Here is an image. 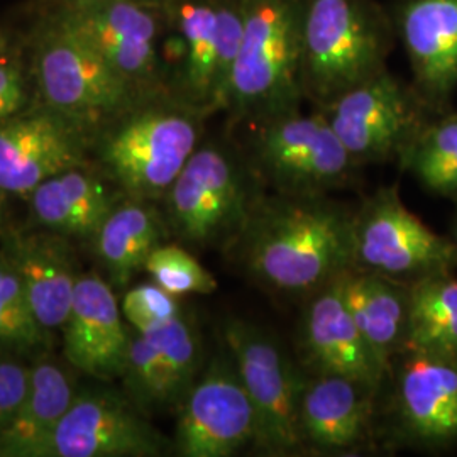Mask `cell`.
I'll use <instances>...</instances> for the list:
<instances>
[{
    "label": "cell",
    "instance_id": "6da1fadb",
    "mask_svg": "<svg viewBox=\"0 0 457 457\" xmlns=\"http://www.w3.org/2000/svg\"><path fill=\"white\" fill-rule=\"evenodd\" d=\"M230 251L262 288L309 298L353 268V213L327 195L262 194Z\"/></svg>",
    "mask_w": 457,
    "mask_h": 457
},
{
    "label": "cell",
    "instance_id": "7a4b0ae2",
    "mask_svg": "<svg viewBox=\"0 0 457 457\" xmlns=\"http://www.w3.org/2000/svg\"><path fill=\"white\" fill-rule=\"evenodd\" d=\"M302 2L245 0L226 112L249 126L296 112L302 83Z\"/></svg>",
    "mask_w": 457,
    "mask_h": 457
},
{
    "label": "cell",
    "instance_id": "3957f363",
    "mask_svg": "<svg viewBox=\"0 0 457 457\" xmlns=\"http://www.w3.org/2000/svg\"><path fill=\"white\" fill-rule=\"evenodd\" d=\"M300 36L303 92L317 109L386 70L390 26L373 0H303Z\"/></svg>",
    "mask_w": 457,
    "mask_h": 457
},
{
    "label": "cell",
    "instance_id": "277c9868",
    "mask_svg": "<svg viewBox=\"0 0 457 457\" xmlns=\"http://www.w3.org/2000/svg\"><path fill=\"white\" fill-rule=\"evenodd\" d=\"M245 154L220 145L196 147L166 192V222L188 245L230 249L262 198Z\"/></svg>",
    "mask_w": 457,
    "mask_h": 457
},
{
    "label": "cell",
    "instance_id": "5b68a950",
    "mask_svg": "<svg viewBox=\"0 0 457 457\" xmlns=\"http://www.w3.org/2000/svg\"><path fill=\"white\" fill-rule=\"evenodd\" d=\"M202 115L185 102L141 105V100L124 112L100 156L129 198H164L198 147Z\"/></svg>",
    "mask_w": 457,
    "mask_h": 457
},
{
    "label": "cell",
    "instance_id": "8992f818",
    "mask_svg": "<svg viewBox=\"0 0 457 457\" xmlns=\"http://www.w3.org/2000/svg\"><path fill=\"white\" fill-rule=\"evenodd\" d=\"M245 154L262 185L283 195H327L353 180L360 166L320 109L253 124Z\"/></svg>",
    "mask_w": 457,
    "mask_h": 457
},
{
    "label": "cell",
    "instance_id": "52a82bcc",
    "mask_svg": "<svg viewBox=\"0 0 457 457\" xmlns=\"http://www.w3.org/2000/svg\"><path fill=\"white\" fill-rule=\"evenodd\" d=\"M224 345L256 410L260 428L256 449L270 456L305 451L300 396L307 376L300 373L268 330L247 320L228 319Z\"/></svg>",
    "mask_w": 457,
    "mask_h": 457
},
{
    "label": "cell",
    "instance_id": "ba28073f",
    "mask_svg": "<svg viewBox=\"0 0 457 457\" xmlns=\"http://www.w3.org/2000/svg\"><path fill=\"white\" fill-rule=\"evenodd\" d=\"M173 58L181 102L202 114L226 111L243 31L245 0H171Z\"/></svg>",
    "mask_w": 457,
    "mask_h": 457
},
{
    "label": "cell",
    "instance_id": "9c48e42d",
    "mask_svg": "<svg viewBox=\"0 0 457 457\" xmlns=\"http://www.w3.org/2000/svg\"><path fill=\"white\" fill-rule=\"evenodd\" d=\"M34 73L51 112L75 124L124 114L143 94L80 36L56 21L37 43Z\"/></svg>",
    "mask_w": 457,
    "mask_h": 457
},
{
    "label": "cell",
    "instance_id": "30bf717a",
    "mask_svg": "<svg viewBox=\"0 0 457 457\" xmlns=\"http://www.w3.org/2000/svg\"><path fill=\"white\" fill-rule=\"evenodd\" d=\"M456 264V241L427 228L395 187L379 188L353 213L354 270L411 285Z\"/></svg>",
    "mask_w": 457,
    "mask_h": 457
},
{
    "label": "cell",
    "instance_id": "8fae6325",
    "mask_svg": "<svg viewBox=\"0 0 457 457\" xmlns=\"http://www.w3.org/2000/svg\"><path fill=\"white\" fill-rule=\"evenodd\" d=\"M356 163L402 160L424 129L420 105L388 70L358 83L320 107Z\"/></svg>",
    "mask_w": 457,
    "mask_h": 457
},
{
    "label": "cell",
    "instance_id": "7c38bea8",
    "mask_svg": "<svg viewBox=\"0 0 457 457\" xmlns=\"http://www.w3.org/2000/svg\"><path fill=\"white\" fill-rule=\"evenodd\" d=\"M175 449L183 457H228L258 444V417L228 349L181 402Z\"/></svg>",
    "mask_w": 457,
    "mask_h": 457
},
{
    "label": "cell",
    "instance_id": "4fadbf2b",
    "mask_svg": "<svg viewBox=\"0 0 457 457\" xmlns=\"http://www.w3.org/2000/svg\"><path fill=\"white\" fill-rule=\"evenodd\" d=\"M166 7L136 0H104L65 7L56 22L100 53L139 90L153 92L162 77V17Z\"/></svg>",
    "mask_w": 457,
    "mask_h": 457
},
{
    "label": "cell",
    "instance_id": "5bb4252c",
    "mask_svg": "<svg viewBox=\"0 0 457 457\" xmlns=\"http://www.w3.org/2000/svg\"><path fill=\"white\" fill-rule=\"evenodd\" d=\"M163 436L141 410L112 393H77L36 457H151Z\"/></svg>",
    "mask_w": 457,
    "mask_h": 457
},
{
    "label": "cell",
    "instance_id": "9a60e30c",
    "mask_svg": "<svg viewBox=\"0 0 457 457\" xmlns=\"http://www.w3.org/2000/svg\"><path fill=\"white\" fill-rule=\"evenodd\" d=\"M200 364L198 332L180 315L166 326L131 332L120 378L132 405L146 415L179 409L198 378Z\"/></svg>",
    "mask_w": 457,
    "mask_h": 457
},
{
    "label": "cell",
    "instance_id": "2e32d148",
    "mask_svg": "<svg viewBox=\"0 0 457 457\" xmlns=\"http://www.w3.org/2000/svg\"><path fill=\"white\" fill-rule=\"evenodd\" d=\"M343 275L307 298L300 327L302 360L309 375L344 376L378 393L386 376L347 309Z\"/></svg>",
    "mask_w": 457,
    "mask_h": 457
},
{
    "label": "cell",
    "instance_id": "e0dca14e",
    "mask_svg": "<svg viewBox=\"0 0 457 457\" xmlns=\"http://www.w3.org/2000/svg\"><path fill=\"white\" fill-rule=\"evenodd\" d=\"M83 164L75 122L62 115H16L0 122V190L29 196L51 177Z\"/></svg>",
    "mask_w": 457,
    "mask_h": 457
},
{
    "label": "cell",
    "instance_id": "ac0fdd59",
    "mask_svg": "<svg viewBox=\"0 0 457 457\" xmlns=\"http://www.w3.org/2000/svg\"><path fill=\"white\" fill-rule=\"evenodd\" d=\"M112 288L96 275L79 277L63 326L71 366L102 379L122 376L131 341Z\"/></svg>",
    "mask_w": 457,
    "mask_h": 457
},
{
    "label": "cell",
    "instance_id": "d6986e66",
    "mask_svg": "<svg viewBox=\"0 0 457 457\" xmlns=\"http://www.w3.org/2000/svg\"><path fill=\"white\" fill-rule=\"evenodd\" d=\"M396 381L402 428L424 445L457 441V361L403 349Z\"/></svg>",
    "mask_w": 457,
    "mask_h": 457
},
{
    "label": "cell",
    "instance_id": "ffe728a7",
    "mask_svg": "<svg viewBox=\"0 0 457 457\" xmlns=\"http://www.w3.org/2000/svg\"><path fill=\"white\" fill-rule=\"evenodd\" d=\"M398 29L420 97L447 100L457 87V0H407Z\"/></svg>",
    "mask_w": 457,
    "mask_h": 457
},
{
    "label": "cell",
    "instance_id": "44dd1931",
    "mask_svg": "<svg viewBox=\"0 0 457 457\" xmlns=\"http://www.w3.org/2000/svg\"><path fill=\"white\" fill-rule=\"evenodd\" d=\"M376 392L344 376L309 375L300 396L305 449L343 453L368 437Z\"/></svg>",
    "mask_w": 457,
    "mask_h": 457
},
{
    "label": "cell",
    "instance_id": "7402d4cb",
    "mask_svg": "<svg viewBox=\"0 0 457 457\" xmlns=\"http://www.w3.org/2000/svg\"><path fill=\"white\" fill-rule=\"evenodd\" d=\"M4 251L22 279L37 322L48 332L63 328L79 279L65 239L56 234H16Z\"/></svg>",
    "mask_w": 457,
    "mask_h": 457
},
{
    "label": "cell",
    "instance_id": "603a6c76",
    "mask_svg": "<svg viewBox=\"0 0 457 457\" xmlns=\"http://www.w3.org/2000/svg\"><path fill=\"white\" fill-rule=\"evenodd\" d=\"M344 300L379 370L388 376L409 334V285L388 278L347 270Z\"/></svg>",
    "mask_w": 457,
    "mask_h": 457
},
{
    "label": "cell",
    "instance_id": "cb8c5ba5",
    "mask_svg": "<svg viewBox=\"0 0 457 457\" xmlns=\"http://www.w3.org/2000/svg\"><path fill=\"white\" fill-rule=\"evenodd\" d=\"M34 220L56 234L96 237L115 209L107 185L82 168H70L29 194Z\"/></svg>",
    "mask_w": 457,
    "mask_h": 457
},
{
    "label": "cell",
    "instance_id": "d4e9b609",
    "mask_svg": "<svg viewBox=\"0 0 457 457\" xmlns=\"http://www.w3.org/2000/svg\"><path fill=\"white\" fill-rule=\"evenodd\" d=\"M71 376L53 361L31 368L29 390L16 417L0 432V457H36L75 398Z\"/></svg>",
    "mask_w": 457,
    "mask_h": 457
},
{
    "label": "cell",
    "instance_id": "484cf974",
    "mask_svg": "<svg viewBox=\"0 0 457 457\" xmlns=\"http://www.w3.org/2000/svg\"><path fill=\"white\" fill-rule=\"evenodd\" d=\"M164 220L145 200L115 207L96 236L98 258L115 285L124 287L145 270L147 258L163 245Z\"/></svg>",
    "mask_w": 457,
    "mask_h": 457
},
{
    "label": "cell",
    "instance_id": "4316f807",
    "mask_svg": "<svg viewBox=\"0 0 457 457\" xmlns=\"http://www.w3.org/2000/svg\"><path fill=\"white\" fill-rule=\"evenodd\" d=\"M403 349L457 361V278L451 271L409 285V334Z\"/></svg>",
    "mask_w": 457,
    "mask_h": 457
},
{
    "label": "cell",
    "instance_id": "83f0119b",
    "mask_svg": "<svg viewBox=\"0 0 457 457\" xmlns=\"http://www.w3.org/2000/svg\"><path fill=\"white\" fill-rule=\"evenodd\" d=\"M49 341L51 336L37 322L14 264L0 249V353L29 354L45 349Z\"/></svg>",
    "mask_w": 457,
    "mask_h": 457
},
{
    "label": "cell",
    "instance_id": "f1b7e54d",
    "mask_svg": "<svg viewBox=\"0 0 457 457\" xmlns=\"http://www.w3.org/2000/svg\"><path fill=\"white\" fill-rule=\"evenodd\" d=\"M145 271L175 296L213 294L219 287L212 273L179 245H158L147 258Z\"/></svg>",
    "mask_w": 457,
    "mask_h": 457
},
{
    "label": "cell",
    "instance_id": "f546056e",
    "mask_svg": "<svg viewBox=\"0 0 457 457\" xmlns=\"http://www.w3.org/2000/svg\"><path fill=\"white\" fill-rule=\"evenodd\" d=\"M120 311L136 332L166 326L183 315L179 296L166 292L158 283H141L128 290Z\"/></svg>",
    "mask_w": 457,
    "mask_h": 457
},
{
    "label": "cell",
    "instance_id": "4dcf8cb0",
    "mask_svg": "<svg viewBox=\"0 0 457 457\" xmlns=\"http://www.w3.org/2000/svg\"><path fill=\"white\" fill-rule=\"evenodd\" d=\"M31 381V368L16 358L0 360V432L21 409Z\"/></svg>",
    "mask_w": 457,
    "mask_h": 457
},
{
    "label": "cell",
    "instance_id": "1f68e13d",
    "mask_svg": "<svg viewBox=\"0 0 457 457\" xmlns=\"http://www.w3.org/2000/svg\"><path fill=\"white\" fill-rule=\"evenodd\" d=\"M28 98V82L22 66L4 54L0 58V122L21 114Z\"/></svg>",
    "mask_w": 457,
    "mask_h": 457
},
{
    "label": "cell",
    "instance_id": "d6a6232c",
    "mask_svg": "<svg viewBox=\"0 0 457 457\" xmlns=\"http://www.w3.org/2000/svg\"><path fill=\"white\" fill-rule=\"evenodd\" d=\"M413 173L428 190L457 198V149L441 162L424 166Z\"/></svg>",
    "mask_w": 457,
    "mask_h": 457
},
{
    "label": "cell",
    "instance_id": "836d02e7",
    "mask_svg": "<svg viewBox=\"0 0 457 457\" xmlns=\"http://www.w3.org/2000/svg\"><path fill=\"white\" fill-rule=\"evenodd\" d=\"M53 5H60L62 9L65 7H75V5H85V4H94V2H104V0H43ZM136 2H145V4H153V5H162L166 7L171 0H136Z\"/></svg>",
    "mask_w": 457,
    "mask_h": 457
},
{
    "label": "cell",
    "instance_id": "e575fe53",
    "mask_svg": "<svg viewBox=\"0 0 457 457\" xmlns=\"http://www.w3.org/2000/svg\"><path fill=\"white\" fill-rule=\"evenodd\" d=\"M7 36H5V33L2 31V28H0V58L5 54V51H7Z\"/></svg>",
    "mask_w": 457,
    "mask_h": 457
},
{
    "label": "cell",
    "instance_id": "d590c367",
    "mask_svg": "<svg viewBox=\"0 0 457 457\" xmlns=\"http://www.w3.org/2000/svg\"><path fill=\"white\" fill-rule=\"evenodd\" d=\"M5 196L7 194L4 190H0V226H2V220H4V209H5Z\"/></svg>",
    "mask_w": 457,
    "mask_h": 457
},
{
    "label": "cell",
    "instance_id": "8d00e7d4",
    "mask_svg": "<svg viewBox=\"0 0 457 457\" xmlns=\"http://www.w3.org/2000/svg\"><path fill=\"white\" fill-rule=\"evenodd\" d=\"M454 236H456V239H454V241H456V245H457V224H456V234H454Z\"/></svg>",
    "mask_w": 457,
    "mask_h": 457
}]
</instances>
